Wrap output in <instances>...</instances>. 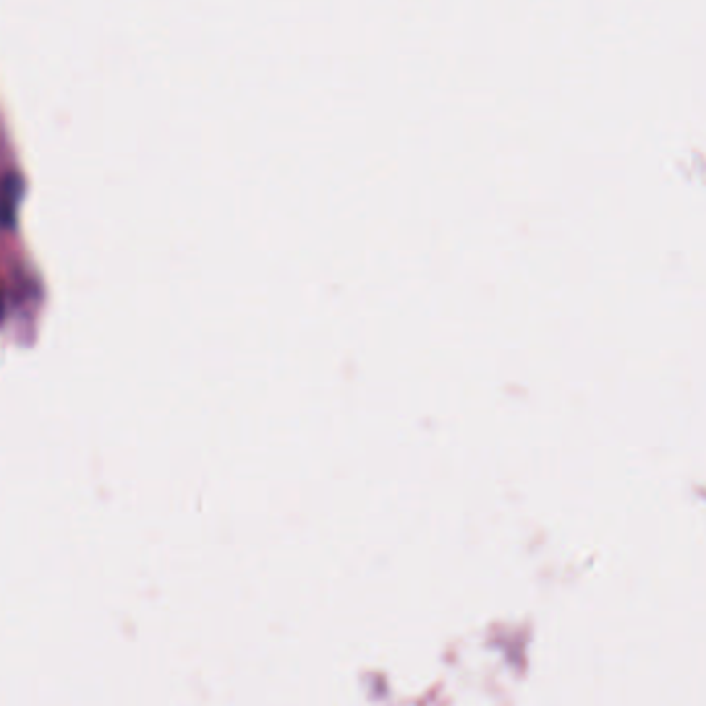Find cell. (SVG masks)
Returning <instances> with one entry per match:
<instances>
[{"label":"cell","mask_w":706,"mask_h":706,"mask_svg":"<svg viewBox=\"0 0 706 706\" xmlns=\"http://www.w3.org/2000/svg\"><path fill=\"white\" fill-rule=\"evenodd\" d=\"M0 317H3V302H0Z\"/></svg>","instance_id":"cell-1"}]
</instances>
